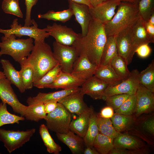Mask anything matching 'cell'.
Masks as SVG:
<instances>
[{"label":"cell","mask_w":154,"mask_h":154,"mask_svg":"<svg viewBox=\"0 0 154 154\" xmlns=\"http://www.w3.org/2000/svg\"><path fill=\"white\" fill-rule=\"evenodd\" d=\"M107 37L104 23L92 19L89 24L86 35L78 37L72 46L76 49L79 56L86 55L90 61L97 66L100 64L103 48Z\"/></svg>","instance_id":"cell-1"},{"label":"cell","mask_w":154,"mask_h":154,"mask_svg":"<svg viewBox=\"0 0 154 154\" xmlns=\"http://www.w3.org/2000/svg\"><path fill=\"white\" fill-rule=\"evenodd\" d=\"M24 60L33 69V83L59 64L54 58L50 46L44 40H35L30 54Z\"/></svg>","instance_id":"cell-2"},{"label":"cell","mask_w":154,"mask_h":154,"mask_svg":"<svg viewBox=\"0 0 154 154\" xmlns=\"http://www.w3.org/2000/svg\"><path fill=\"white\" fill-rule=\"evenodd\" d=\"M117 8L112 18L104 24L107 37L115 36L122 31L132 27L140 17L138 4L121 1Z\"/></svg>","instance_id":"cell-3"},{"label":"cell","mask_w":154,"mask_h":154,"mask_svg":"<svg viewBox=\"0 0 154 154\" xmlns=\"http://www.w3.org/2000/svg\"><path fill=\"white\" fill-rule=\"evenodd\" d=\"M16 37L14 34L6 37H2L1 42H0V56L8 55L19 63L29 55L34 44L32 38L16 39Z\"/></svg>","instance_id":"cell-4"},{"label":"cell","mask_w":154,"mask_h":154,"mask_svg":"<svg viewBox=\"0 0 154 154\" xmlns=\"http://www.w3.org/2000/svg\"><path fill=\"white\" fill-rule=\"evenodd\" d=\"M71 115L60 103L51 112L47 114L45 119L46 126L51 131L61 133H65L70 130Z\"/></svg>","instance_id":"cell-5"},{"label":"cell","mask_w":154,"mask_h":154,"mask_svg":"<svg viewBox=\"0 0 154 154\" xmlns=\"http://www.w3.org/2000/svg\"><path fill=\"white\" fill-rule=\"evenodd\" d=\"M35 131V128L20 131L0 128V141L4 143L8 152L11 153L29 141Z\"/></svg>","instance_id":"cell-6"},{"label":"cell","mask_w":154,"mask_h":154,"mask_svg":"<svg viewBox=\"0 0 154 154\" xmlns=\"http://www.w3.org/2000/svg\"><path fill=\"white\" fill-rule=\"evenodd\" d=\"M32 25L30 26H22L19 24L18 19H15L10 26V29L5 30L0 28V33L4 34L5 37L11 34H14L19 38L23 36H28L33 38L35 40H44L50 36L44 29L38 28V25L34 20Z\"/></svg>","instance_id":"cell-7"},{"label":"cell","mask_w":154,"mask_h":154,"mask_svg":"<svg viewBox=\"0 0 154 154\" xmlns=\"http://www.w3.org/2000/svg\"><path fill=\"white\" fill-rule=\"evenodd\" d=\"M127 133L137 137L153 146L154 139V115L144 114L137 118L133 127Z\"/></svg>","instance_id":"cell-8"},{"label":"cell","mask_w":154,"mask_h":154,"mask_svg":"<svg viewBox=\"0 0 154 154\" xmlns=\"http://www.w3.org/2000/svg\"><path fill=\"white\" fill-rule=\"evenodd\" d=\"M53 54L62 72L71 73L74 63L79 56L73 46L65 45L56 41L53 43Z\"/></svg>","instance_id":"cell-9"},{"label":"cell","mask_w":154,"mask_h":154,"mask_svg":"<svg viewBox=\"0 0 154 154\" xmlns=\"http://www.w3.org/2000/svg\"><path fill=\"white\" fill-rule=\"evenodd\" d=\"M131 27L122 31L115 36L118 54L124 59L127 65L131 62L136 50Z\"/></svg>","instance_id":"cell-10"},{"label":"cell","mask_w":154,"mask_h":154,"mask_svg":"<svg viewBox=\"0 0 154 154\" xmlns=\"http://www.w3.org/2000/svg\"><path fill=\"white\" fill-rule=\"evenodd\" d=\"M136 103L132 115L135 120L143 114L153 113L154 94L142 84H139L136 93Z\"/></svg>","instance_id":"cell-11"},{"label":"cell","mask_w":154,"mask_h":154,"mask_svg":"<svg viewBox=\"0 0 154 154\" xmlns=\"http://www.w3.org/2000/svg\"><path fill=\"white\" fill-rule=\"evenodd\" d=\"M11 84L5 77L0 78V99L11 106L15 112L22 116L27 106L19 101Z\"/></svg>","instance_id":"cell-12"},{"label":"cell","mask_w":154,"mask_h":154,"mask_svg":"<svg viewBox=\"0 0 154 154\" xmlns=\"http://www.w3.org/2000/svg\"><path fill=\"white\" fill-rule=\"evenodd\" d=\"M129 77L122 80L118 84L113 86H108L104 92L105 100L109 96L120 94L132 95L136 94L139 84L138 75L139 72L137 69L132 70Z\"/></svg>","instance_id":"cell-13"},{"label":"cell","mask_w":154,"mask_h":154,"mask_svg":"<svg viewBox=\"0 0 154 154\" xmlns=\"http://www.w3.org/2000/svg\"><path fill=\"white\" fill-rule=\"evenodd\" d=\"M44 29L56 42L65 45L73 46L78 36V33L72 29L55 23L52 25H47Z\"/></svg>","instance_id":"cell-14"},{"label":"cell","mask_w":154,"mask_h":154,"mask_svg":"<svg viewBox=\"0 0 154 154\" xmlns=\"http://www.w3.org/2000/svg\"><path fill=\"white\" fill-rule=\"evenodd\" d=\"M121 2L120 0H108L95 7H89V11L92 19L104 24L112 18Z\"/></svg>","instance_id":"cell-15"},{"label":"cell","mask_w":154,"mask_h":154,"mask_svg":"<svg viewBox=\"0 0 154 154\" xmlns=\"http://www.w3.org/2000/svg\"><path fill=\"white\" fill-rule=\"evenodd\" d=\"M109 86L106 83L94 75L86 80L81 85L80 91L94 100H105L104 92Z\"/></svg>","instance_id":"cell-16"},{"label":"cell","mask_w":154,"mask_h":154,"mask_svg":"<svg viewBox=\"0 0 154 154\" xmlns=\"http://www.w3.org/2000/svg\"><path fill=\"white\" fill-rule=\"evenodd\" d=\"M84 95L80 90L65 97L58 102L62 104L70 113L78 116L89 108L84 100Z\"/></svg>","instance_id":"cell-17"},{"label":"cell","mask_w":154,"mask_h":154,"mask_svg":"<svg viewBox=\"0 0 154 154\" xmlns=\"http://www.w3.org/2000/svg\"><path fill=\"white\" fill-rule=\"evenodd\" d=\"M97 66L92 63L85 55H79L74 62L71 74L86 80L94 75Z\"/></svg>","instance_id":"cell-18"},{"label":"cell","mask_w":154,"mask_h":154,"mask_svg":"<svg viewBox=\"0 0 154 154\" xmlns=\"http://www.w3.org/2000/svg\"><path fill=\"white\" fill-rule=\"evenodd\" d=\"M114 148L122 149H139L147 148L140 138L127 132L120 133L113 140Z\"/></svg>","instance_id":"cell-19"},{"label":"cell","mask_w":154,"mask_h":154,"mask_svg":"<svg viewBox=\"0 0 154 154\" xmlns=\"http://www.w3.org/2000/svg\"><path fill=\"white\" fill-rule=\"evenodd\" d=\"M69 8L72 11L75 20L80 25L82 36H85L88 31L90 22L92 18L87 5L76 3L68 0Z\"/></svg>","instance_id":"cell-20"},{"label":"cell","mask_w":154,"mask_h":154,"mask_svg":"<svg viewBox=\"0 0 154 154\" xmlns=\"http://www.w3.org/2000/svg\"><path fill=\"white\" fill-rule=\"evenodd\" d=\"M80 88L79 87L47 93L40 92L35 96L29 97L26 102L29 106L38 103L44 104L52 101L58 102L65 97L80 90Z\"/></svg>","instance_id":"cell-21"},{"label":"cell","mask_w":154,"mask_h":154,"mask_svg":"<svg viewBox=\"0 0 154 154\" xmlns=\"http://www.w3.org/2000/svg\"><path fill=\"white\" fill-rule=\"evenodd\" d=\"M58 139L65 144L73 154L83 153L84 143L83 139L70 130L66 133H56Z\"/></svg>","instance_id":"cell-22"},{"label":"cell","mask_w":154,"mask_h":154,"mask_svg":"<svg viewBox=\"0 0 154 154\" xmlns=\"http://www.w3.org/2000/svg\"><path fill=\"white\" fill-rule=\"evenodd\" d=\"M85 80L77 78L71 73L62 72L56 80L46 88L67 89L79 87Z\"/></svg>","instance_id":"cell-23"},{"label":"cell","mask_w":154,"mask_h":154,"mask_svg":"<svg viewBox=\"0 0 154 154\" xmlns=\"http://www.w3.org/2000/svg\"><path fill=\"white\" fill-rule=\"evenodd\" d=\"M5 78L15 86L21 93L26 90L20 71L17 70L9 60L2 59L0 60Z\"/></svg>","instance_id":"cell-24"},{"label":"cell","mask_w":154,"mask_h":154,"mask_svg":"<svg viewBox=\"0 0 154 154\" xmlns=\"http://www.w3.org/2000/svg\"><path fill=\"white\" fill-rule=\"evenodd\" d=\"M94 110L90 106L85 112L78 115V117L71 121L70 130L82 138L87 130L91 114Z\"/></svg>","instance_id":"cell-25"},{"label":"cell","mask_w":154,"mask_h":154,"mask_svg":"<svg viewBox=\"0 0 154 154\" xmlns=\"http://www.w3.org/2000/svg\"><path fill=\"white\" fill-rule=\"evenodd\" d=\"M94 75L107 84L108 86H115L122 81L110 64L106 65H100L98 66Z\"/></svg>","instance_id":"cell-26"},{"label":"cell","mask_w":154,"mask_h":154,"mask_svg":"<svg viewBox=\"0 0 154 154\" xmlns=\"http://www.w3.org/2000/svg\"><path fill=\"white\" fill-rule=\"evenodd\" d=\"M131 28L133 40L136 49L141 44L152 43L147 33L145 21L140 17Z\"/></svg>","instance_id":"cell-27"},{"label":"cell","mask_w":154,"mask_h":154,"mask_svg":"<svg viewBox=\"0 0 154 154\" xmlns=\"http://www.w3.org/2000/svg\"><path fill=\"white\" fill-rule=\"evenodd\" d=\"M110 119L115 129L119 133L127 132L130 131L135 121L132 115H125L115 112Z\"/></svg>","instance_id":"cell-28"},{"label":"cell","mask_w":154,"mask_h":154,"mask_svg":"<svg viewBox=\"0 0 154 154\" xmlns=\"http://www.w3.org/2000/svg\"><path fill=\"white\" fill-rule=\"evenodd\" d=\"M117 54L115 36H110L107 37L103 50L100 65H106L110 64L112 59Z\"/></svg>","instance_id":"cell-29"},{"label":"cell","mask_w":154,"mask_h":154,"mask_svg":"<svg viewBox=\"0 0 154 154\" xmlns=\"http://www.w3.org/2000/svg\"><path fill=\"white\" fill-rule=\"evenodd\" d=\"M46 115L44 104L38 103L27 106L22 116L27 120L38 122L42 119L45 120Z\"/></svg>","instance_id":"cell-30"},{"label":"cell","mask_w":154,"mask_h":154,"mask_svg":"<svg viewBox=\"0 0 154 154\" xmlns=\"http://www.w3.org/2000/svg\"><path fill=\"white\" fill-rule=\"evenodd\" d=\"M98 133L97 116V114L94 110L91 114L87 130L83 138L86 147L91 148L94 147V142Z\"/></svg>","instance_id":"cell-31"},{"label":"cell","mask_w":154,"mask_h":154,"mask_svg":"<svg viewBox=\"0 0 154 154\" xmlns=\"http://www.w3.org/2000/svg\"><path fill=\"white\" fill-rule=\"evenodd\" d=\"M39 133L47 151L50 153L58 154L62 151L61 147L56 143L51 136L48 129L45 125L41 124L39 128Z\"/></svg>","instance_id":"cell-32"},{"label":"cell","mask_w":154,"mask_h":154,"mask_svg":"<svg viewBox=\"0 0 154 154\" xmlns=\"http://www.w3.org/2000/svg\"><path fill=\"white\" fill-rule=\"evenodd\" d=\"M139 84L154 93V61L153 60L144 70L139 72Z\"/></svg>","instance_id":"cell-33"},{"label":"cell","mask_w":154,"mask_h":154,"mask_svg":"<svg viewBox=\"0 0 154 154\" xmlns=\"http://www.w3.org/2000/svg\"><path fill=\"white\" fill-rule=\"evenodd\" d=\"M62 71L58 64L33 83V86L38 88H46L59 76Z\"/></svg>","instance_id":"cell-34"},{"label":"cell","mask_w":154,"mask_h":154,"mask_svg":"<svg viewBox=\"0 0 154 154\" xmlns=\"http://www.w3.org/2000/svg\"><path fill=\"white\" fill-rule=\"evenodd\" d=\"M113 140L99 132L95 139L93 146L99 154H108L114 148Z\"/></svg>","instance_id":"cell-35"},{"label":"cell","mask_w":154,"mask_h":154,"mask_svg":"<svg viewBox=\"0 0 154 154\" xmlns=\"http://www.w3.org/2000/svg\"><path fill=\"white\" fill-rule=\"evenodd\" d=\"M110 64L122 80H126L130 76L131 72L128 68V65L124 59L118 54L112 59Z\"/></svg>","instance_id":"cell-36"},{"label":"cell","mask_w":154,"mask_h":154,"mask_svg":"<svg viewBox=\"0 0 154 154\" xmlns=\"http://www.w3.org/2000/svg\"><path fill=\"white\" fill-rule=\"evenodd\" d=\"M73 15L72 10L69 8L60 11H49L45 14H39L38 17L39 19H44L64 23L70 20Z\"/></svg>","instance_id":"cell-37"},{"label":"cell","mask_w":154,"mask_h":154,"mask_svg":"<svg viewBox=\"0 0 154 154\" xmlns=\"http://www.w3.org/2000/svg\"><path fill=\"white\" fill-rule=\"evenodd\" d=\"M20 72L23 83L26 90L31 89L33 86L34 72L32 66L24 59L19 62Z\"/></svg>","instance_id":"cell-38"},{"label":"cell","mask_w":154,"mask_h":154,"mask_svg":"<svg viewBox=\"0 0 154 154\" xmlns=\"http://www.w3.org/2000/svg\"><path fill=\"white\" fill-rule=\"evenodd\" d=\"M7 104L0 102V127L8 124H19L20 121H23L25 118L9 112L7 110Z\"/></svg>","instance_id":"cell-39"},{"label":"cell","mask_w":154,"mask_h":154,"mask_svg":"<svg viewBox=\"0 0 154 154\" xmlns=\"http://www.w3.org/2000/svg\"><path fill=\"white\" fill-rule=\"evenodd\" d=\"M97 124L99 132L113 139L119 133L115 129L110 118L97 116Z\"/></svg>","instance_id":"cell-40"},{"label":"cell","mask_w":154,"mask_h":154,"mask_svg":"<svg viewBox=\"0 0 154 154\" xmlns=\"http://www.w3.org/2000/svg\"><path fill=\"white\" fill-rule=\"evenodd\" d=\"M138 8L140 17L145 22H147L154 12V0H140Z\"/></svg>","instance_id":"cell-41"},{"label":"cell","mask_w":154,"mask_h":154,"mask_svg":"<svg viewBox=\"0 0 154 154\" xmlns=\"http://www.w3.org/2000/svg\"><path fill=\"white\" fill-rule=\"evenodd\" d=\"M136 103V94L130 95L120 106L114 110V112L116 113L125 115H132L135 110Z\"/></svg>","instance_id":"cell-42"},{"label":"cell","mask_w":154,"mask_h":154,"mask_svg":"<svg viewBox=\"0 0 154 154\" xmlns=\"http://www.w3.org/2000/svg\"><path fill=\"white\" fill-rule=\"evenodd\" d=\"M2 9L5 13L22 18L23 14L19 5V0H3Z\"/></svg>","instance_id":"cell-43"},{"label":"cell","mask_w":154,"mask_h":154,"mask_svg":"<svg viewBox=\"0 0 154 154\" xmlns=\"http://www.w3.org/2000/svg\"><path fill=\"white\" fill-rule=\"evenodd\" d=\"M130 96L125 94H115L107 97L105 101L107 106L114 110L118 109Z\"/></svg>","instance_id":"cell-44"},{"label":"cell","mask_w":154,"mask_h":154,"mask_svg":"<svg viewBox=\"0 0 154 154\" xmlns=\"http://www.w3.org/2000/svg\"><path fill=\"white\" fill-rule=\"evenodd\" d=\"M38 0H25L26 11L24 25L30 26L32 25L33 20L31 18L32 8L35 5Z\"/></svg>","instance_id":"cell-45"},{"label":"cell","mask_w":154,"mask_h":154,"mask_svg":"<svg viewBox=\"0 0 154 154\" xmlns=\"http://www.w3.org/2000/svg\"><path fill=\"white\" fill-rule=\"evenodd\" d=\"M149 153L147 148L139 149H122L114 148L109 154H147Z\"/></svg>","instance_id":"cell-46"},{"label":"cell","mask_w":154,"mask_h":154,"mask_svg":"<svg viewBox=\"0 0 154 154\" xmlns=\"http://www.w3.org/2000/svg\"><path fill=\"white\" fill-rule=\"evenodd\" d=\"M148 44H145L140 45L136 49L135 53L141 58H145L148 57L151 52V49Z\"/></svg>","instance_id":"cell-47"},{"label":"cell","mask_w":154,"mask_h":154,"mask_svg":"<svg viewBox=\"0 0 154 154\" xmlns=\"http://www.w3.org/2000/svg\"><path fill=\"white\" fill-rule=\"evenodd\" d=\"M114 110L111 107L107 106L102 109L100 113L97 114V116L103 118H111L113 116Z\"/></svg>","instance_id":"cell-48"},{"label":"cell","mask_w":154,"mask_h":154,"mask_svg":"<svg viewBox=\"0 0 154 154\" xmlns=\"http://www.w3.org/2000/svg\"><path fill=\"white\" fill-rule=\"evenodd\" d=\"M145 26L147 34L152 43L154 42V25L148 21L145 22Z\"/></svg>","instance_id":"cell-49"},{"label":"cell","mask_w":154,"mask_h":154,"mask_svg":"<svg viewBox=\"0 0 154 154\" xmlns=\"http://www.w3.org/2000/svg\"><path fill=\"white\" fill-rule=\"evenodd\" d=\"M58 102L56 101H50L44 104V109L47 114H49L56 108Z\"/></svg>","instance_id":"cell-50"},{"label":"cell","mask_w":154,"mask_h":154,"mask_svg":"<svg viewBox=\"0 0 154 154\" xmlns=\"http://www.w3.org/2000/svg\"><path fill=\"white\" fill-rule=\"evenodd\" d=\"M83 153L84 154H99L98 151L94 148L86 147L84 149Z\"/></svg>","instance_id":"cell-51"},{"label":"cell","mask_w":154,"mask_h":154,"mask_svg":"<svg viewBox=\"0 0 154 154\" xmlns=\"http://www.w3.org/2000/svg\"><path fill=\"white\" fill-rule=\"evenodd\" d=\"M92 7H95L108 0H89Z\"/></svg>","instance_id":"cell-52"},{"label":"cell","mask_w":154,"mask_h":154,"mask_svg":"<svg viewBox=\"0 0 154 154\" xmlns=\"http://www.w3.org/2000/svg\"><path fill=\"white\" fill-rule=\"evenodd\" d=\"M74 2L81 4H85L89 8L92 7L89 0H70Z\"/></svg>","instance_id":"cell-53"},{"label":"cell","mask_w":154,"mask_h":154,"mask_svg":"<svg viewBox=\"0 0 154 154\" xmlns=\"http://www.w3.org/2000/svg\"><path fill=\"white\" fill-rule=\"evenodd\" d=\"M147 21L151 25H154V12L151 14Z\"/></svg>","instance_id":"cell-54"},{"label":"cell","mask_w":154,"mask_h":154,"mask_svg":"<svg viewBox=\"0 0 154 154\" xmlns=\"http://www.w3.org/2000/svg\"><path fill=\"white\" fill-rule=\"evenodd\" d=\"M140 0H121V1H125L134 4H138Z\"/></svg>","instance_id":"cell-55"},{"label":"cell","mask_w":154,"mask_h":154,"mask_svg":"<svg viewBox=\"0 0 154 154\" xmlns=\"http://www.w3.org/2000/svg\"><path fill=\"white\" fill-rule=\"evenodd\" d=\"M5 77L3 72L0 71V78Z\"/></svg>","instance_id":"cell-56"},{"label":"cell","mask_w":154,"mask_h":154,"mask_svg":"<svg viewBox=\"0 0 154 154\" xmlns=\"http://www.w3.org/2000/svg\"><path fill=\"white\" fill-rule=\"evenodd\" d=\"M120 0L121 1V0Z\"/></svg>","instance_id":"cell-57"}]
</instances>
